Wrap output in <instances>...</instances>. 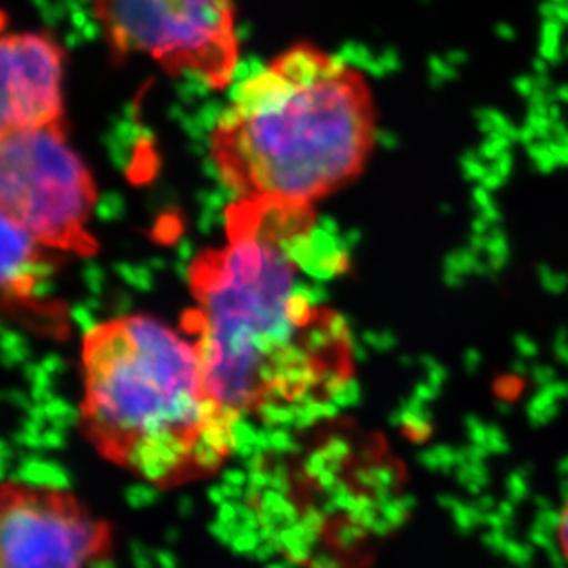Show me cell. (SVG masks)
Segmentation results:
<instances>
[{
    "label": "cell",
    "mask_w": 568,
    "mask_h": 568,
    "mask_svg": "<svg viewBox=\"0 0 568 568\" xmlns=\"http://www.w3.org/2000/svg\"><path fill=\"white\" fill-rule=\"evenodd\" d=\"M156 499V491L148 488V486H133L128 491L129 505L134 508H144V506L151 505Z\"/></svg>",
    "instance_id": "10"
},
{
    "label": "cell",
    "mask_w": 568,
    "mask_h": 568,
    "mask_svg": "<svg viewBox=\"0 0 568 568\" xmlns=\"http://www.w3.org/2000/svg\"><path fill=\"white\" fill-rule=\"evenodd\" d=\"M0 129L63 124V50L47 33H6L0 43Z\"/></svg>",
    "instance_id": "7"
},
{
    "label": "cell",
    "mask_w": 568,
    "mask_h": 568,
    "mask_svg": "<svg viewBox=\"0 0 568 568\" xmlns=\"http://www.w3.org/2000/svg\"><path fill=\"white\" fill-rule=\"evenodd\" d=\"M97 184L70 148L64 125L6 131L0 136V206L44 247L92 254L87 223Z\"/></svg>",
    "instance_id": "4"
},
{
    "label": "cell",
    "mask_w": 568,
    "mask_h": 568,
    "mask_svg": "<svg viewBox=\"0 0 568 568\" xmlns=\"http://www.w3.org/2000/svg\"><path fill=\"white\" fill-rule=\"evenodd\" d=\"M2 223V290L6 298H30L44 274H49L39 256L41 243L10 215H0Z\"/></svg>",
    "instance_id": "8"
},
{
    "label": "cell",
    "mask_w": 568,
    "mask_h": 568,
    "mask_svg": "<svg viewBox=\"0 0 568 568\" xmlns=\"http://www.w3.org/2000/svg\"><path fill=\"white\" fill-rule=\"evenodd\" d=\"M114 55L144 54L168 74H193L212 89L236 70L232 0H94Z\"/></svg>",
    "instance_id": "5"
},
{
    "label": "cell",
    "mask_w": 568,
    "mask_h": 568,
    "mask_svg": "<svg viewBox=\"0 0 568 568\" xmlns=\"http://www.w3.org/2000/svg\"><path fill=\"white\" fill-rule=\"evenodd\" d=\"M376 128L365 75L301 43L237 87L210 153L240 197L312 204L359 178Z\"/></svg>",
    "instance_id": "1"
},
{
    "label": "cell",
    "mask_w": 568,
    "mask_h": 568,
    "mask_svg": "<svg viewBox=\"0 0 568 568\" xmlns=\"http://www.w3.org/2000/svg\"><path fill=\"white\" fill-rule=\"evenodd\" d=\"M83 422L98 447L153 484L195 467L193 447L221 407L197 348L151 316L87 335Z\"/></svg>",
    "instance_id": "3"
},
{
    "label": "cell",
    "mask_w": 568,
    "mask_h": 568,
    "mask_svg": "<svg viewBox=\"0 0 568 568\" xmlns=\"http://www.w3.org/2000/svg\"><path fill=\"white\" fill-rule=\"evenodd\" d=\"M315 225L312 204L240 197L226 209L229 245L193 260V293L203 306L193 322L195 348L206 394L223 410L257 408L278 383L301 327L290 315L302 284L293 242Z\"/></svg>",
    "instance_id": "2"
},
{
    "label": "cell",
    "mask_w": 568,
    "mask_h": 568,
    "mask_svg": "<svg viewBox=\"0 0 568 568\" xmlns=\"http://www.w3.org/2000/svg\"><path fill=\"white\" fill-rule=\"evenodd\" d=\"M0 542V568H91L109 539L61 489L6 486Z\"/></svg>",
    "instance_id": "6"
},
{
    "label": "cell",
    "mask_w": 568,
    "mask_h": 568,
    "mask_svg": "<svg viewBox=\"0 0 568 568\" xmlns=\"http://www.w3.org/2000/svg\"><path fill=\"white\" fill-rule=\"evenodd\" d=\"M559 545H561L565 558L568 559V503L561 511V519H559Z\"/></svg>",
    "instance_id": "11"
},
{
    "label": "cell",
    "mask_w": 568,
    "mask_h": 568,
    "mask_svg": "<svg viewBox=\"0 0 568 568\" xmlns=\"http://www.w3.org/2000/svg\"><path fill=\"white\" fill-rule=\"evenodd\" d=\"M17 478L36 488L64 489L69 486V475L54 462L28 458L17 471Z\"/></svg>",
    "instance_id": "9"
}]
</instances>
